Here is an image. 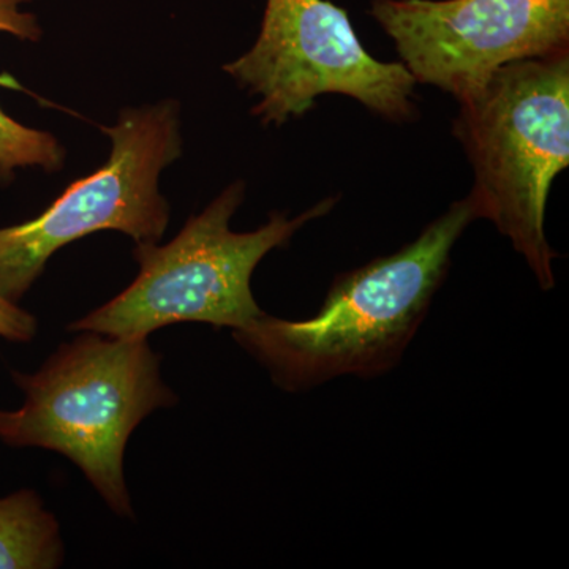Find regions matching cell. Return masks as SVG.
I'll return each instance as SVG.
<instances>
[{
  "label": "cell",
  "instance_id": "obj_6",
  "mask_svg": "<svg viewBox=\"0 0 569 569\" xmlns=\"http://www.w3.org/2000/svg\"><path fill=\"white\" fill-rule=\"evenodd\" d=\"M223 70L261 97L253 114L266 123L299 118L325 93L353 97L391 119L413 110V74L372 58L347 11L328 0H268L257 43Z\"/></svg>",
  "mask_w": 569,
  "mask_h": 569
},
{
  "label": "cell",
  "instance_id": "obj_1",
  "mask_svg": "<svg viewBox=\"0 0 569 569\" xmlns=\"http://www.w3.org/2000/svg\"><path fill=\"white\" fill-rule=\"evenodd\" d=\"M475 219L466 198L399 252L337 277L309 320L263 313L236 329L234 339L284 391H306L340 377L385 376L399 365L425 323L452 249Z\"/></svg>",
  "mask_w": 569,
  "mask_h": 569
},
{
  "label": "cell",
  "instance_id": "obj_2",
  "mask_svg": "<svg viewBox=\"0 0 569 569\" xmlns=\"http://www.w3.org/2000/svg\"><path fill=\"white\" fill-rule=\"evenodd\" d=\"M39 372H13L24 392L18 410H0V440L11 448L61 452L81 468L112 511L132 515L123 451L142 419L176 396L160 378L146 337L86 331Z\"/></svg>",
  "mask_w": 569,
  "mask_h": 569
},
{
  "label": "cell",
  "instance_id": "obj_4",
  "mask_svg": "<svg viewBox=\"0 0 569 569\" xmlns=\"http://www.w3.org/2000/svg\"><path fill=\"white\" fill-rule=\"evenodd\" d=\"M242 200L244 182H236L200 216L192 217L170 244H137L133 254L140 274L134 282L108 305L70 325V331L148 337L182 321L236 331L263 316L250 288L254 268L306 223L331 211L336 200L328 198L295 219L272 213L258 230L236 233L230 220Z\"/></svg>",
  "mask_w": 569,
  "mask_h": 569
},
{
  "label": "cell",
  "instance_id": "obj_3",
  "mask_svg": "<svg viewBox=\"0 0 569 569\" xmlns=\"http://www.w3.org/2000/svg\"><path fill=\"white\" fill-rule=\"evenodd\" d=\"M456 133L473 163L477 219L496 223L550 290L557 254L545 219L553 179L569 164L568 48L501 67L460 103Z\"/></svg>",
  "mask_w": 569,
  "mask_h": 569
},
{
  "label": "cell",
  "instance_id": "obj_5",
  "mask_svg": "<svg viewBox=\"0 0 569 569\" xmlns=\"http://www.w3.org/2000/svg\"><path fill=\"white\" fill-rule=\"evenodd\" d=\"M103 132L110 159L78 179L36 219L0 228V295L20 301L61 247L114 230L137 244L159 242L170 222V206L159 192L163 168L181 157L179 104L129 108Z\"/></svg>",
  "mask_w": 569,
  "mask_h": 569
},
{
  "label": "cell",
  "instance_id": "obj_9",
  "mask_svg": "<svg viewBox=\"0 0 569 569\" xmlns=\"http://www.w3.org/2000/svg\"><path fill=\"white\" fill-rule=\"evenodd\" d=\"M26 0H0V32L20 40L39 41L41 29L32 13L21 11ZM63 149L51 133L14 121L0 108V182H9L18 168L62 167Z\"/></svg>",
  "mask_w": 569,
  "mask_h": 569
},
{
  "label": "cell",
  "instance_id": "obj_10",
  "mask_svg": "<svg viewBox=\"0 0 569 569\" xmlns=\"http://www.w3.org/2000/svg\"><path fill=\"white\" fill-rule=\"evenodd\" d=\"M37 332V320L17 302L0 295V339L29 342Z\"/></svg>",
  "mask_w": 569,
  "mask_h": 569
},
{
  "label": "cell",
  "instance_id": "obj_7",
  "mask_svg": "<svg viewBox=\"0 0 569 569\" xmlns=\"http://www.w3.org/2000/svg\"><path fill=\"white\" fill-rule=\"evenodd\" d=\"M372 14L415 80L460 103L501 67L568 48L569 0H376Z\"/></svg>",
  "mask_w": 569,
  "mask_h": 569
},
{
  "label": "cell",
  "instance_id": "obj_8",
  "mask_svg": "<svg viewBox=\"0 0 569 569\" xmlns=\"http://www.w3.org/2000/svg\"><path fill=\"white\" fill-rule=\"evenodd\" d=\"M62 557L58 520L33 490L0 498V569L58 568Z\"/></svg>",
  "mask_w": 569,
  "mask_h": 569
}]
</instances>
